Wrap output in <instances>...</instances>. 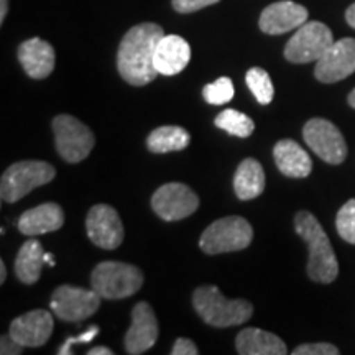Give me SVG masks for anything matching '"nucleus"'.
Masks as SVG:
<instances>
[{"mask_svg": "<svg viewBox=\"0 0 355 355\" xmlns=\"http://www.w3.org/2000/svg\"><path fill=\"white\" fill-rule=\"evenodd\" d=\"M19 60L30 78L44 79L55 69L56 55L48 42L40 38H30L19 46Z\"/></svg>", "mask_w": 355, "mask_h": 355, "instance_id": "nucleus-17", "label": "nucleus"}, {"mask_svg": "<svg viewBox=\"0 0 355 355\" xmlns=\"http://www.w3.org/2000/svg\"><path fill=\"white\" fill-rule=\"evenodd\" d=\"M53 316L46 309H33L15 318L10 324V334L24 347H42L53 332Z\"/></svg>", "mask_w": 355, "mask_h": 355, "instance_id": "nucleus-15", "label": "nucleus"}, {"mask_svg": "<svg viewBox=\"0 0 355 355\" xmlns=\"http://www.w3.org/2000/svg\"><path fill=\"white\" fill-rule=\"evenodd\" d=\"M56 150L68 163H79L89 157L96 139L91 128L73 115H58L53 121Z\"/></svg>", "mask_w": 355, "mask_h": 355, "instance_id": "nucleus-7", "label": "nucleus"}, {"mask_svg": "<svg viewBox=\"0 0 355 355\" xmlns=\"http://www.w3.org/2000/svg\"><path fill=\"white\" fill-rule=\"evenodd\" d=\"M163 37L162 26L150 21L128 30L117 53V69L123 81L132 86H146L158 76L155 51Z\"/></svg>", "mask_w": 355, "mask_h": 355, "instance_id": "nucleus-1", "label": "nucleus"}, {"mask_svg": "<svg viewBox=\"0 0 355 355\" xmlns=\"http://www.w3.org/2000/svg\"><path fill=\"white\" fill-rule=\"evenodd\" d=\"M219 0H173V8L178 13H193L201 10L204 7L214 6Z\"/></svg>", "mask_w": 355, "mask_h": 355, "instance_id": "nucleus-31", "label": "nucleus"}, {"mask_svg": "<svg viewBox=\"0 0 355 355\" xmlns=\"http://www.w3.org/2000/svg\"><path fill=\"white\" fill-rule=\"evenodd\" d=\"M204 101L209 102L212 105L227 104L234 97V83L230 78L222 76L217 81L207 84L202 89Z\"/></svg>", "mask_w": 355, "mask_h": 355, "instance_id": "nucleus-27", "label": "nucleus"}, {"mask_svg": "<svg viewBox=\"0 0 355 355\" xmlns=\"http://www.w3.org/2000/svg\"><path fill=\"white\" fill-rule=\"evenodd\" d=\"M198 354L199 350L196 347V344H194L191 339H186V337H180V339H176V343L171 349V355H198Z\"/></svg>", "mask_w": 355, "mask_h": 355, "instance_id": "nucleus-33", "label": "nucleus"}, {"mask_svg": "<svg viewBox=\"0 0 355 355\" xmlns=\"http://www.w3.org/2000/svg\"><path fill=\"white\" fill-rule=\"evenodd\" d=\"M245 83L252 94L261 105H268L273 101L275 89L270 74L261 68H250L245 74Z\"/></svg>", "mask_w": 355, "mask_h": 355, "instance_id": "nucleus-26", "label": "nucleus"}, {"mask_svg": "<svg viewBox=\"0 0 355 355\" xmlns=\"http://www.w3.org/2000/svg\"><path fill=\"white\" fill-rule=\"evenodd\" d=\"M44 261V250L38 241L25 242L15 260V275L25 285H33L40 279Z\"/></svg>", "mask_w": 355, "mask_h": 355, "instance_id": "nucleus-23", "label": "nucleus"}, {"mask_svg": "<svg viewBox=\"0 0 355 355\" xmlns=\"http://www.w3.org/2000/svg\"><path fill=\"white\" fill-rule=\"evenodd\" d=\"M8 12V0H0V24H3Z\"/></svg>", "mask_w": 355, "mask_h": 355, "instance_id": "nucleus-36", "label": "nucleus"}, {"mask_svg": "<svg viewBox=\"0 0 355 355\" xmlns=\"http://www.w3.org/2000/svg\"><path fill=\"white\" fill-rule=\"evenodd\" d=\"M295 230L308 245V277L316 283L329 285L339 275V263L322 225L311 212L300 211L295 216Z\"/></svg>", "mask_w": 355, "mask_h": 355, "instance_id": "nucleus-2", "label": "nucleus"}, {"mask_svg": "<svg viewBox=\"0 0 355 355\" xmlns=\"http://www.w3.org/2000/svg\"><path fill=\"white\" fill-rule=\"evenodd\" d=\"M152 207L163 220H181L198 211L199 198L189 186L183 183H168L155 191Z\"/></svg>", "mask_w": 355, "mask_h": 355, "instance_id": "nucleus-11", "label": "nucleus"}, {"mask_svg": "<svg viewBox=\"0 0 355 355\" xmlns=\"http://www.w3.org/2000/svg\"><path fill=\"white\" fill-rule=\"evenodd\" d=\"M254 239V229L243 217L229 216L212 222L204 230L199 247L204 254L219 255L229 252H239L247 248Z\"/></svg>", "mask_w": 355, "mask_h": 355, "instance_id": "nucleus-5", "label": "nucleus"}, {"mask_svg": "<svg viewBox=\"0 0 355 355\" xmlns=\"http://www.w3.org/2000/svg\"><path fill=\"white\" fill-rule=\"evenodd\" d=\"M6 279H7V268H6V263H3V260H0V285L6 283Z\"/></svg>", "mask_w": 355, "mask_h": 355, "instance_id": "nucleus-37", "label": "nucleus"}, {"mask_svg": "<svg viewBox=\"0 0 355 355\" xmlns=\"http://www.w3.org/2000/svg\"><path fill=\"white\" fill-rule=\"evenodd\" d=\"M265 189V171L257 159L247 158L239 165L234 176V191L241 201H252Z\"/></svg>", "mask_w": 355, "mask_h": 355, "instance_id": "nucleus-22", "label": "nucleus"}, {"mask_svg": "<svg viewBox=\"0 0 355 355\" xmlns=\"http://www.w3.org/2000/svg\"><path fill=\"white\" fill-rule=\"evenodd\" d=\"M355 73V38L334 42L316 61L314 76L324 84L339 83Z\"/></svg>", "mask_w": 355, "mask_h": 355, "instance_id": "nucleus-13", "label": "nucleus"}, {"mask_svg": "<svg viewBox=\"0 0 355 355\" xmlns=\"http://www.w3.org/2000/svg\"><path fill=\"white\" fill-rule=\"evenodd\" d=\"M101 300V296L92 288L86 290V288L63 285L53 291L50 308L61 321L79 322L97 313Z\"/></svg>", "mask_w": 355, "mask_h": 355, "instance_id": "nucleus-9", "label": "nucleus"}, {"mask_svg": "<svg viewBox=\"0 0 355 355\" xmlns=\"http://www.w3.org/2000/svg\"><path fill=\"white\" fill-rule=\"evenodd\" d=\"M306 145L329 165H340L347 158V144L334 123L326 119H311L303 128Z\"/></svg>", "mask_w": 355, "mask_h": 355, "instance_id": "nucleus-10", "label": "nucleus"}, {"mask_svg": "<svg viewBox=\"0 0 355 355\" xmlns=\"http://www.w3.org/2000/svg\"><path fill=\"white\" fill-rule=\"evenodd\" d=\"M99 332H101L99 326H91V327H87V329L84 331L83 334L68 337V339L64 340V344L60 347V350H58V355H68V354H71V352H73V345L91 343V340L94 339L96 336H99Z\"/></svg>", "mask_w": 355, "mask_h": 355, "instance_id": "nucleus-29", "label": "nucleus"}, {"mask_svg": "<svg viewBox=\"0 0 355 355\" xmlns=\"http://www.w3.org/2000/svg\"><path fill=\"white\" fill-rule=\"evenodd\" d=\"M55 176L56 170L46 162L28 159L13 163L0 180V198L3 202H17L35 188L51 183Z\"/></svg>", "mask_w": 355, "mask_h": 355, "instance_id": "nucleus-6", "label": "nucleus"}, {"mask_svg": "<svg viewBox=\"0 0 355 355\" xmlns=\"http://www.w3.org/2000/svg\"><path fill=\"white\" fill-rule=\"evenodd\" d=\"M144 285L140 268L122 261H102L91 275V286L101 298L123 300L133 296Z\"/></svg>", "mask_w": 355, "mask_h": 355, "instance_id": "nucleus-4", "label": "nucleus"}, {"mask_svg": "<svg viewBox=\"0 0 355 355\" xmlns=\"http://www.w3.org/2000/svg\"><path fill=\"white\" fill-rule=\"evenodd\" d=\"M214 123L222 130H225L229 135L239 137V139H247L254 133L255 123L248 115L239 112L235 109H225L217 115Z\"/></svg>", "mask_w": 355, "mask_h": 355, "instance_id": "nucleus-25", "label": "nucleus"}, {"mask_svg": "<svg viewBox=\"0 0 355 355\" xmlns=\"http://www.w3.org/2000/svg\"><path fill=\"white\" fill-rule=\"evenodd\" d=\"M64 224V212L60 207V204L55 202H44L33 209L25 211L20 216L17 227L24 235L35 237V235H42L48 232H55L60 230Z\"/></svg>", "mask_w": 355, "mask_h": 355, "instance_id": "nucleus-19", "label": "nucleus"}, {"mask_svg": "<svg viewBox=\"0 0 355 355\" xmlns=\"http://www.w3.org/2000/svg\"><path fill=\"white\" fill-rule=\"evenodd\" d=\"M0 354L2 355H20L24 354V345H21L19 340H15L13 337L2 336L0 337Z\"/></svg>", "mask_w": 355, "mask_h": 355, "instance_id": "nucleus-32", "label": "nucleus"}, {"mask_svg": "<svg viewBox=\"0 0 355 355\" xmlns=\"http://www.w3.org/2000/svg\"><path fill=\"white\" fill-rule=\"evenodd\" d=\"M193 304L206 324L230 327L247 322L254 314V306L247 300H227L217 286H201L194 291Z\"/></svg>", "mask_w": 355, "mask_h": 355, "instance_id": "nucleus-3", "label": "nucleus"}, {"mask_svg": "<svg viewBox=\"0 0 355 355\" xmlns=\"http://www.w3.org/2000/svg\"><path fill=\"white\" fill-rule=\"evenodd\" d=\"M347 101H349V105H350V107H354V109H355V89H354V91L350 92V94H349Z\"/></svg>", "mask_w": 355, "mask_h": 355, "instance_id": "nucleus-38", "label": "nucleus"}, {"mask_svg": "<svg viewBox=\"0 0 355 355\" xmlns=\"http://www.w3.org/2000/svg\"><path fill=\"white\" fill-rule=\"evenodd\" d=\"M336 229L345 242L355 245V199H349L337 212Z\"/></svg>", "mask_w": 355, "mask_h": 355, "instance_id": "nucleus-28", "label": "nucleus"}, {"mask_svg": "<svg viewBox=\"0 0 355 355\" xmlns=\"http://www.w3.org/2000/svg\"><path fill=\"white\" fill-rule=\"evenodd\" d=\"M44 261L50 266H55V260H53V254H44Z\"/></svg>", "mask_w": 355, "mask_h": 355, "instance_id": "nucleus-39", "label": "nucleus"}, {"mask_svg": "<svg viewBox=\"0 0 355 355\" xmlns=\"http://www.w3.org/2000/svg\"><path fill=\"white\" fill-rule=\"evenodd\" d=\"M191 135L183 127L163 125L155 128L146 139V146L152 153H170L184 150L189 145Z\"/></svg>", "mask_w": 355, "mask_h": 355, "instance_id": "nucleus-24", "label": "nucleus"}, {"mask_svg": "<svg viewBox=\"0 0 355 355\" xmlns=\"http://www.w3.org/2000/svg\"><path fill=\"white\" fill-rule=\"evenodd\" d=\"M235 349L241 355H286V344L273 332L247 327L239 332Z\"/></svg>", "mask_w": 355, "mask_h": 355, "instance_id": "nucleus-20", "label": "nucleus"}, {"mask_svg": "<svg viewBox=\"0 0 355 355\" xmlns=\"http://www.w3.org/2000/svg\"><path fill=\"white\" fill-rule=\"evenodd\" d=\"M158 339V321L152 306L146 301H140L132 311V326L125 334V352L140 355L152 349Z\"/></svg>", "mask_w": 355, "mask_h": 355, "instance_id": "nucleus-14", "label": "nucleus"}, {"mask_svg": "<svg viewBox=\"0 0 355 355\" xmlns=\"http://www.w3.org/2000/svg\"><path fill=\"white\" fill-rule=\"evenodd\" d=\"M308 8L291 0H282L268 6L261 12L259 25L266 35H283L298 30L308 21Z\"/></svg>", "mask_w": 355, "mask_h": 355, "instance_id": "nucleus-16", "label": "nucleus"}, {"mask_svg": "<svg viewBox=\"0 0 355 355\" xmlns=\"http://www.w3.org/2000/svg\"><path fill=\"white\" fill-rule=\"evenodd\" d=\"M87 354L89 355H114L112 350H110L109 347H104V345H99V347L91 349Z\"/></svg>", "mask_w": 355, "mask_h": 355, "instance_id": "nucleus-35", "label": "nucleus"}, {"mask_svg": "<svg viewBox=\"0 0 355 355\" xmlns=\"http://www.w3.org/2000/svg\"><path fill=\"white\" fill-rule=\"evenodd\" d=\"M334 43L332 32L321 21H306L290 38L285 46V58L290 63L306 64L321 60Z\"/></svg>", "mask_w": 355, "mask_h": 355, "instance_id": "nucleus-8", "label": "nucleus"}, {"mask_svg": "<svg viewBox=\"0 0 355 355\" xmlns=\"http://www.w3.org/2000/svg\"><path fill=\"white\" fill-rule=\"evenodd\" d=\"M340 350L332 344L316 343V344H303L293 350V355H339Z\"/></svg>", "mask_w": 355, "mask_h": 355, "instance_id": "nucleus-30", "label": "nucleus"}, {"mask_svg": "<svg viewBox=\"0 0 355 355\" xmlns=\"http://www.w3.org/2000/svg\"><path fill=\"white\" fill-rule=\"evenodd\" d=\"M86 230L94 245L114 250L123 241V225L119 212L109 204H96L86 217Z\"/></svg>", "mask_w": 355, "mask_h": 355, "instance_id": "nucleus-12", "label": "nucleus"}, {"mask_svg": "<svg viewBox=\"0 0 355 355\" xmlns=\"http://www.w3.org/2000/svg\"><path fill=\"white\" fill-rule=\"evenodd\" d=\"M273 158L278 170L288 178H306L313 171V162L308 152L295 140H279L273 148Z\"/></svg>", "mask_w": 355, "mask_h": 355, "instance_id": "nucleus-21", "label": "nucleus"}, {"mask_svg": "<svg viewBox=\"0 0 355 355\" xmlns=\"http://www.w3.org/2000/svg\"><path fill=\"white\" fill-rule=\"evenodd\" d=\"M345 21L355 30V3H352V6L345 10Z\"/></svg>", "mask_w": 355, "mask_h": 355, "instance_id": "nucleus-34", "label": "nucleus"}, {"mask_svg": "<svg viewBox=\"0 0 355 355\" xmlns=\"http://www.w3.org/2000/svg\"><path fill=\"white\" fill-rule=\"evenodd\" d=\"M191 60V46L178 35H165L159 40L155 51V68L163 76H175L181 73Z\"/></svg>", "mask_w": 355, "mask_h": 355, "instance_id": "nucleus-18", "label": "nucleus"}]
</instances>
